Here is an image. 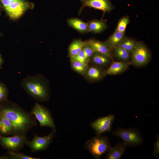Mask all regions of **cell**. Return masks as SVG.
Returning a JSON list of instances; mask_svg holds the SVG:
<instances>
[{"label":"cell","instance_id":"e0dca14e","mask_svg":"<svg viewBox=\"0 0 159 159\" xmlns=\"http://www.w3.org/2000/svg\"><path fill=\"white\" fill-rule=\"evenodd\" d=\"M67 22L69 27L81 34H85L90 32L87 23L80 19L76 18H69L67 19Z\"/></svg>","mask_w":159,"mask_h":159},{"label":"cell","instance_id":"ffe728a7","mask_svg":"<svg viewBox=\"0 0 159 159\" xmlns=\"http://www.w3.org/2000/svg\"><path fill=\"white\" fill-rule=\"evenodd\" d=\"M126 37L125 33H122L115 31L106 42L112 50L113 48L119 46L122 41Z\"/></svg>","mask_w":159,"mask_h":159},{"label":"cell","instance_id":"ac0fdd59","mask_svg":"<svg viewBox=\"0 0 159 159\" xmlns=\"http://www.w3.org/2000/svg\"><path fill=\"white\" fill-rule=\"evenodd\" d=\"M90 32L94 34L100 33L106 30L107 25L106 20L93 19L87 22Z\"/></svg>","mask_w":159,"mask_h":159},{"label":"cell","instance_id":"ba28073f","mask_svg":"<svg viewBox=\"0 0 159 159\" xmlns=\"http://www.w3.org/2000/svg\"><path fill=\"white\" fill-rule=\"evenodd\" d=\"M56 131V129H52L48 135L44 137L38 136L35 134L33 139L28 140L26 145L33 152L44 150L48 148L52 143Z\"/></svg>","mask_w":159,"mask_h":159},{"label":"cell","instance_id":"3957f363","mask_svg":"<svg viewBox=\"0 0 159 159\" xmlns=\"http://www.w3.org/2000/svg\"><path fill=\"white\" fill-rule=\"evenodd\" d=\"M112 147L108 137L101 135H96L87 140L85 148L96 159H99Z\"/></svg>","mask_w":159,"mask_h":159},{"label":"cell","instance_id":"9a60e30c","mask_svg":"<svg viewBox=\"0 0 159 159\" xmlns=\"http://www.w3.org/2000/svg\"><path fill=\"white\" fill-rule=\"evenodd\" d=\"M132 65L130 62L114 61L110 66L105 69L106 76L121 74L126 71Z\"/></svg>","mask_w":159,"mask_h":159},{"label":"cell","instance_id":"1f68e13d","mask_svg":"<svg viewBox=\"0 0 159 159\" xmlns=\"http://www.w3.org/2000/svg\"><path fill=\"white\" fill-rule=\"evenodd\" d=\"M3 10L4 8L3 6L1 0H0V14Z\"/></svg>","mask_w":159,"mask_h":159},{"label":"cell","instance_id":"4316f807","mask_svg":"<svg viewBox=\"0 0 159 159\" xmlns=\"http://www.w3.org/2000/svg\"><path fill=\"white\" fill-rule=\"evenodd\" d=\"M9 90L6 86L0 82V102L8 100Z\"/></svg>","mask_w":159,"mask_h":159},{"label":"cell","instance_id":"d6986e66","mask_svg":"<svg viewBox=\"0 0 159 159\" xmlns=\"http://www.w3.org/2000/svg\"><path fill=\"white\" fill-rule=\"evenodd\" d=\"M113 58L116 61L130 62L131 53L119 46L111 50Z\"/></svg>","mask_w":159,"mask_h":159},{"label":"cell","instance_id":"5b68a950","mask_svg":"<svg viewBox=\"0 0 159 159\" xmlns=\"http://www.w3.org/2000/svg\"><path fill=\"white\" fill-rule=\"evenodd\" d=\"M113 135L123 140L127 146L135 147L140 146L144 142V139L140 131L135 127L125 129L118 127L112 132Z\"/></svg>","mask_w":159,"mask_h":159},{"label":"cell","instance_id":"52a82bcc","mask_svg":"<svg viewBox=\"0 0 159 159\" xmlns=\"http://www.w3.org/2000/svg\"><path fill=\"white\" fill-rule=\"evenodd\" d=\"M31 112L39 121L41 126L50 127L52 129H56V126L52 114L46 107L36 102Z\"/></svg>","mask_w":159,"mask_h":159},{"label":"cell","instance_id":"f546056e","mask_svg":"<svg viewBox=\"0 0 159 159\" xmlns=\"http://www.w3.org/2000/svg\"><path fill=\"white\" fill-rule=\"evenodd\" d=\"M153 145L154 146L153 155L154 157L157 158L159 155V135L158 134L156 136V140Z\"/></svg>","mask_w":159,"mask_h":159},{"label":"cell","instance_id":"30bf717a","mask_svg":"<svg viewBox=\"0 0 159 159\" xmlns=\"http://www.w3.org/2000/svg\"><path fill=\"white\" fill-rule=\"evenodd\" d=\"M115 118L114 115L110 114L93 121L91 126L95 130L96 135H101L103 133L110 132Z\"/></svg>","mask_w":159,"mask_h":159},{"label":"cell","instance_id":"603a6c76","mask_svg":"<svg viewBox=\"0 0 159 159\" xmlns=\"http://www.w3.org/2000/svg\"><path fill=\"white\" fill-rule=\"evenodd\" d=\"M138 42L137 40L127 37L119 46L131 53L136 48Z\"/></svg>","mask_w":159,"mask_h":159},{"label":"cell","instance_id":"7c38bea8","mask_svg":"<svg viewBox=\"0 0 159 159\" xmlns=\"http://www.w3.org/2000/svg\"><path fill=\"white\" fill-rule=\"evenodd\" d=\"M114 61L107 56L94 52L90 58L89 64L105 69Z\"/></svg>","mask_w":159,"mask_h":159},{"label":"cell","instance_id":"cb8c5ba5","mask_svg":"<svg viewBox=\"0 0 159 159\" xmlns=\"http://www.w3.org/2000/svg\"><path fill=\"white\" fill-rule=\"evenodd\" d=\"M70 60L72 69L77 73L83 75L89 64L71 59Z\"/></svg>","mask_w":159,"mask_h":159},{"label":"cell","instance_id":"2e32d148","mask_svg":"<svg viewBox=\"0 0 159 159\" xmlns=\"http://www.w3.org/2000/svg\"><path fill=\"white\" fill-rule=\"evenodd\" d=\"M127 145L124 141L120 142L112 147L106 153V159H119L124 153Z\"/></svg>","mask_w":159,"mask_h":159},{"label":"cell","instance_id":"8fae6325","mask_svg":"<svg viewBox=\"0 0 159 159\" xmlns=\"http://www.w3.org/2000/svg\"><path fill=\"white\" fill-rule=\"evenodd\" d=\"M82 5L78 12L80 15L83 9L88 6L99 9L103 11L104 13H109L114 9V6L110 0H80Z\"/></svg>","mask_w":159,"mask_h":159},{"label":"cell","instance_id":"4fadbf2b","mask_svg":"<svg viewBox=\"0 0 159 159\" xmlns=\"http://www.w3.org/2000/svg\"><path fill=\"white\" fill-rule=\"evenodd\" d=\"M92 48L94 52L107 56L113 59L111 50L105 41L95 39H90L85 41Z\"/></svg>","mask_w":159,"mask_h":159},{"label":"cell","instance_id":"277c9868","mask_svg":"<svg viewBox=\"0 0 159 159\" xmlns=\"http://www.w3.org/2000/svg\"><path fill=\"white\" fill-rule=\"evenodd\" d=\"M4 10L10 18L16 19L26 11L34 7V4L26 0H0Z\"/></svg>","mask_w":159,"mask_h":159},{"label":"cell","instance_id":"8992f818","mask_svg":"<svg viewBox=\"0 0 159 159\" xmlns=\"http://www.w3.org/2000/svg\"><path fill=\"white\" fill-rule=\"evenodd\" d=\"M151 56L150 50L145 43L138 41L136 48L131 53L130 62L136 67H143L149 63Z\"/></svg>","mask_w":159,"mask_h":159},{"label":"cell","instance_id":"6da1fadb","mask_svg":"<svg viewBox=\"0 0 159 159\" xmlns=\"http://www.w3.org/2000/svg\"><path fill=\"white\" fill-rule=\"evenodd\" d=\"M0 115L6 117L11 122L12 136H26L28 132L37 125V120L31 112L8 100L0 102Z\"/></svg>","mask_w":159,"mask_h":159},{"label":"cell","instance_id":"44dd1931","mask_svg":"<svg viewBox=\"0 0 159 159\" xmlns=\"http://www.w3.org/2000/svg\"><path fill=\"white\" fill-rule=\"evenodd\" d=\"M86 44L80 39L74 40L70 44L68 49V57L70 58L77 54Z\"/></svg>","mask_w":159,"mask_h":159},{"label":"cell","instance_id":"7402d4cb","mask_svg":"<svg viewBox=\"0 0 159 159\" xmlns=\"http://www.w3.org/2000/svg\"><path fill=\"white\" fill-rule=\"evenodd\" d=\"M12 129L11 121L5 117L0 115V135H11Z\"/></svg>","mask_w":159,"mask_h":159},{"label":"cell","instance_id":"d6a6232c","mask_svg":"<svg viewBox=\"0 0 159 159\" xmlns=\"http://www.w3.org/2000/svg\"><path fill=\"white\" fill-rule=\"evenodd\" d=\"M1 33H0V36H1Z\"/></svg>","mask_w":159,"mask_h":159},{"label":"cell","instance_id":"4dcf8cb0","mask_svg":"<svg viewBox=\"0 0 159 159\" xmlns=\"http://www.w3.org/2000/svg\"><path fill=\"white\" fill-rule=\"evenodd\" d=\"M4 61V60L0 52V68L1 67V65L3 63Z\"/></svg>","mask_w":159,"mask_h":159},{"label":"cell","instance_id":"f1b7e54d","mask_svg":"<svg viewBox=\"0 0 159 159\" xmlns=\"http://www.w3.org/2000/svg\"><path fill=\"white\" fill-rule=\"evenodd\" d=\"M70 59L89 64L85 60L83 48L81 51L77 54Z\"/></svg>","mask_w":159,"mask_h":159},{"label":"cell","instance_id":"83f0119b","mask_svg":"<svg viewBox=\"0 0 159 159\" xmlns=\"http://www.w3.org/2000/svg\"><path fill=\"white\" fill-rule=\"evenodd\" d=\"M83 49L85 60L89 64L90 58L94 52L92 47L87 43Z\"/></svg>","mask_w":159,"mask_h":159},{"label":"cell","instance_id":"836d02e7","mask_svg":"<svg viewBox=\"0 0 159 159\" xmlns=\"http://www.w3.org/2000/svg\"><path fill=\"white\" fill-rule=\"evenodd\" d=\"M1 15V14H0V15Z\"/></svg>","mask_w":159,"mask_h":159},{"label":"cell","instance_id":"d4e9b609","mask_svg":"<svg viewBox=\"0 0 159 159\" xmlns=\"http://www.w3.org/2000/svg\"><path fill=\"white\" fill-rule=\"evenodd\" d=\"M130 20L128 16L121 17L118 21L115 31L122 33H125L126 27L130 23Z\"/></svg>","mask_w":159,"mask_h":159},{"label":"cell","instance_id":"5bb4252c","mask_svg":"<svg viewBox=\"0 0 159 159\" xmlns=\"http://www.w3.org/2000/svg\"><path fill=\"white\" fill-rule=\"evenodd\" d=\"M83 76L92 82L98 81L106 76L105 69L89 64Z\"/></svg>","mask_w":159,"mask_h":159},{"label":"cell","instance_id":"7a4b0ae2","mask_svg":"<svg viewBox=\"0 0 159 159\" xmlns=\"http://www.w3.org/2000/svg\"><path fill=\"white\" fill-rule=\"evenodd\" d=\"M21 86L29 96L36 100L45 102L49 98V83L42 74L24 77L22 80Z\"/></svg>","mask_w":159,"mask_h":159},{"label":"cell","instance_id":"9c48e42d","mask_svg":"<svg viewBox=\"0 0 159 159\" xmlns=\"http://www.w3.org/2000/svg\"><path fill=\"white\" fill-rule=\"evenodd\" d=\"M28 140L26 136L14 135L6 137L0 135V145L8 150L19 152Z\"/></svg>","mask_w":159,"mask_h":159},{"label":"cell","instance_id":"484cf974","mask_svg":"<svg viewBox=\"0 0 159 159\" xmlns=\"http://www.w3.org/2000/svg\"><path fill=\"white\" fill-rule=\"evenodd\" d=\"M6 153L9 159H39V158H35L29 156L18 152L8 150Z\"/></svg>","mask_w":159,"mask_h":159}]
</instances>
